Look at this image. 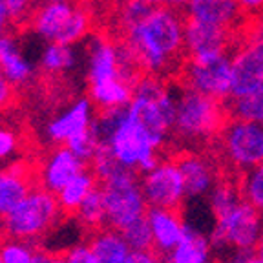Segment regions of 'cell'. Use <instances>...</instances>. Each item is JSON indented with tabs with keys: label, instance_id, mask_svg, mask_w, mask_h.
Wrapping results in <instances>:
<instances>
[{
	"label": "cell",
	"instance_id": "6da1fadb",
	"mask_svg": "<svg viewBox=\"0 0 263 263\" xmlns=\"http://www.w3.org/2000/svg\"><path fill=\"white\" fill-rule=\"evenodd\" d=\"M186 4H157L117 31L141 73L172 81L189 57L185 37Z\"/></svg>",
	"mask_w": 263,
	"mask_h": 263
},
{
	"label": "cell",
	"instance_id": "7a4b0ae2",
	"mask_svg": "<svg viewBox=\"0 0 263 263\" xmlns=\"http://www.w3.org/2000/svg\"><path fill=\"white\" fill-rule=\"evenodd\" d=\"M141 75L128 49L115 37L97 35L88 42V97L97 111L128 106Z\"/></svg>",
	"mask_w": 263,
	"mask_h": 263
},
{
	"label": "cell",
	"instance_id": "3957f363",
	"mask_svg": "<svg viewBox=\"0 0 263 263\" xmlns=\"http://www.w3.org/2000/svg\"><path fill=\"white\" fill-rule=\"evenodd\" d=\"M176 88L179 90V95L176 97V121L166 146L203 152L230 121L225 99L210 97L196 88Z\"/></svg>",
	"mask_w": 263,
	"mask_h": 263
},
{
	"label": "cell",
	"instance_id": "277c9868",
	"mask_svg": "<svg viewBox=\"0 0 263 263\" xmlns=\"http://www.w3.org/2000/svg\"><path fill=\"white\" fill-rule=\"evenodd\" d=\"M93 130L99 141L108 144L123 166L144 174L163 157L143 126L128 111V106L97 111Z\"/></svg>",
	"mask_w": 263,
	"mask_h": 263
},
{
	"label": "cell",
	"instance_id": "5b68a950",
	"mask_svg": "<svg viewBox=\"0 0 263 263\" xmlns=\"http://www.w3.org/2000/svg\"><path fill=\"white\" fill-rule=\"evenodd\" d=\"M203 152L212 157L219 174L249 172L263 163V123L230 117Z\"/></svg>",
	"mask_w": 263,
	"mask_h": 263
},
{
	"label": "cell",
	"instance_id": "8992f818",
	"mask_svg": "<svg viewBox=\"0 0 263 263\" xmlns=\"http://www.w3.org/2000/svg\"><path fill=\"white\" fill-rule=\"evenodd\" d=\"M91 24L93 16L90 9L71 0L42 2L29 18V28L41 41L71 46L86 39Z\"/></svg>",
	"mask_w": 263,
	"mask_h": 263
},
{
	"label": "cell",
	"instance_id": "52a82bcc",
	"mask_svg": "<svg viewBox=\"0 0 263 263\" xmlns=\"http://www.w3.org/2000/svg\"><path fill=\"white\" fill-rule=\"evenodd\" d=\"M64 216L57 196L42 186H35L6 218L0 219V230L6 238L37 241L53 230Z\"/></svg>",
	"mask_w": 263,
	"mask_h": 263
},
{
	"label": "cell",
	"instance_id": "ba28073f",
	"mask_svg": "<svg viewBox=\"0 0 263 263\" xmlns=\"http://www.w3.org/2000/svg\"><path fill=\"white\" fill-rule=\"evenodd\" d=\"M104 192L108 212V225L123 230L126 225L148 214V203L144 199L139 172L124 168L108 181L101 183Z\"/></svg>",
	"mask_w": 263,
	"mask_h": 263
},
{
	"label": "cell",
	"instance_id": "9c48e42d",
	"mask_svg": "<svg viewBox=\"0 0 263 263\" xmlns=\"http://www.w3.org/2000/svg\"><path fill=\"white\" fill-rule=\"evenodd\" d=\"M170 82L174 86L196 88L210 97L227 99L232 91V59L223 53L186 57Z\"/></svg>",
	"mask_w": 263,
	"mask_h": 263
},
{
	"label": "cell",
	"instance_id": "30bf717a",
	"mask_svg": "<svg viewBox=\"0 0 263 263\" xmlns=\"http://www.w3.org/2000/svg\"><path fill=\"white\" fill-rule=\"evenodd\" d=\"M263 234V214L243 199L229 214L216 219L212 245L216 249H232L252 254Z\"/></svg>",
	"mask_w": 263,
	"mask_h": 263
},
{
	"label": "cell",
	"instance_id": "8fae6325",
	"mask_svg": "<svg viewBox=\"0 0 263 263\" xmlns=\"http://www.w3.org/2000/svg\"><path fill=\"white\" fill-rule=\"evenodd\" d=\"M141 186L148 206L170 210L185 209V181L174 161L161 159L152 170L141 174Z\"/></svg>",
	"mask_w": 263,
	"mask_h": 263
},
{
	"label": "cell",
	"instance_id": "7c38bea8",
	"mask_svg": "<svg viewBox=\"0 0 263 263\" xmlns=\"http://www.w3.org/2000/svg\"><path fill=\"white\" fill-rule=\"evenodd\" d=\"M95 119V106L90 97H79L48 121L44 137L51 144H66L71 137L91 128Z\"/></svg>",
	"mask_w": 263,
	"mask_h": 263
},
{
	"label": "cell",
	"instance_id": "4fadbf2b",
	"mask_svg": "<svg viewBox=\"0 0 263 263\" xmlns=\"http://www.w3.org/2000/svg\"><path fill=\"white\" fill-rule=\"evenodd\" d=\"M88 164L81 161L66 144H55V148L37 170V185L49 192L57 194L68 181L73 179L77 174H81Z\"/></svg>",
	"mask_w": 263,
	"mask_h": 263
},
{
	"label": "cell",
	"instance_id": "5bb4252c",
	"mask_svg": "<svg viewBox=\"0 0 263 263\" xmlns=\"http://www.w3.org/2000/svg\"><path fill=\"white\" fill-rule=\"evenodd\" d=\"M148 221L154 236V249L157 256L163 258V261L168 258L170 252L181 243L185 236V221H183V210L170 209H148Z\"/></svg>",
	"mask_w": 263,
	"mask_h": 263
},
{
	"label": "cell",
	"instance_id": "9a60e30c",
	"mask_svg": "<svg viewBox=\"0 0 263 263\" xmlns=\"http://www.w3.org/2000/svg\"><path fill=\"white\" fill-rule=\"evenodd\" d=\"M37 186V172L24 163L0 168V219L6 218L18 203Z\"/></svg>",
	"mask_w": 263,
	"mask_h": 263
},
{
	"label": "cell",
	"instance_id": "2e32d148",
	"mask_svg": "<svg viewBox=\"0 0 263 263\" xmlns=\"http://www.w3.org/2000/svg\"><path fill=\"white\" fill-rule=\"evenodd\" d=\"M263 84V44H252L232 59V97L251 93Z\"/></svg>",
	"mask_w": 263,
	"mask_h": 263
},
{
	"label": "cell",
	"instance_id": "e0dca14e",
	"mask_svg": "<svg viewBox=\"0 0 263 263\" xmlns=\"http://www.w3.org/2000/svg\"><path fill=\"white\" fill-rule=\"evenodd\" d=\"M0 70L16 88L28 86L35 79V64L26 57L18 39L9 31L0 35Z\"/></svg>",
	"mask_w": 263,
	"mask_h": 263
},
{
	"label": "cell",
	"instance_id": "ac0fdd59",
	"mask_svg": "<svg viewBox=\"0 0 263 263\" xmlns=\"http://www.w3.org/2000/svg\"><path fill=\"white\" fill-rule=\"evenodd\" d=\"M189 13L203 22L234 29L245 18L247 9L238 0H189Z\"/></svg>",
	"mask_w": 263,
	"mask_h": 263
},
{
	"label": "cell",
	"instance_id": "d6986e66",
	"mask_svg": "<svg viewBox=\"0 0 263 263\" xmlns=\"http://www.w3.org/2000/svg\"><path fill=\"white\" fill-rule=\"evenodd\" d=\"M88 243L93 249L99 263H126L132 252L130 245L121 234V230L110 225L90 232Z\"/></svg>",
	"mask_w": 263,
	"mask_h": 263
},
{
	"label": "cell",
	"instance_id": "ffe728a7",
	"mask_svg": "<svg viewBox=\"0 0 263 263\" xmlns=\"http://www.w3.org/2000/svg\"><path fill=\"white\" fill-rule=\"evenodd\" d=\"M97 185H99V179L95 177V174L91 172L90 166H86V168L82 170L81 174H77L73 179L68 181V183L55 194L64 216H73L79 206H81V203L86 199V196Z\"/></svg>",
	"mask_w": 263,
	"mask_h": 263
},
{
	"label": "cell",
	"instance_id": "44dd1931",
	"mask_svg": "<svg viewBox=\"0 0 263 263\" xmlns=\"http://www.w3.org/2000/svg\"><path fill=\"white\" fill-rule=\"evenodd\" d=\"M79 62L75 46L61 42H46L39 55V66L46 75H64L71 71Z\"/></svg>",
	"mask_w": 263,
	"mask_h": 263
},
{
	"label": "cell",
	"instance_id": "7402d4cb",
	"mask_svg": "<svg viewBox=\"0 0 263 263\" xmlns=\"http://www.w3.org/2000/svg\"><path fill=\"white\" fill-rule=\"evenodd\" d=\"M73 219L88 232H93V230H99L108 225L106 201H104V192L101 189V183L81 203L77 212L73 214Z\"/></svg>",
	"mask_w": 263,
	"mask_h": 263
},
{
	"label": "cell",
	"instance_id": "603a6c76",
	"mask_svg": "<svg viewBox=\"0 0 263 263\" xmlns=\"http://www.w3.org/2000/svg\"><path fill=\"white\" fill-rule=\"evenodd\" d=\"M209 241L199 232L186 225L181 243L170 252L164 263H209Z\"/></svg>",
	"mask_w": 263,
	"mask_h": 263
},
{
	"label": "cell",
	"instance_id": "cb8c5ba5",
	"mask_svg": "<svg viewBox=\"0 0 263 263\" xmlns=\"http://www.w3.org/2000/svg\"><path fill=\"white\" fill-rule=\"evenodd\" d=\"M227 108L230 111V117L247 121H261L263 123V84L252 90L251 93L241 97H229L225 99Z\"/></svg>",
	"mask_w": 263,
	"mask_h": 263
},
{
	"label": "cell",
	"instance_id": "d4e9b609",
	"mask_svg": "<svg viewBox=\"0 0 263 263\" xmlns=\"http://www.w3.org/2000/svg\"><path fill=\"white\" fill-rule=\"evenodd\" d=\"M41 247L37 241L6 238L0 243V254L4 263H37Z\"/></svg>",
	"mask_w": 263,
	"mask_h": 263
},
{
	"label": "cell",
	"instance_id": "484cf974",
	"mask_svg": "<svg viewBox=\"0 0 263 263\" xmlns=\"http://www.w3.org/2000/svg\"><path fill=\"white\" fill-rule=\"evenodd\" d=\"M121 234L124 236L132 251H152L154 249V236L150 221H148V214L124 227Z\"/></svg>",
	"mask_w": 263,
	"mask_h": 263
},
{
	"label": "cell",
	"instance_id": "4316f807",
	"mask_svg": "<svg viewBox=\"0 0 263 263\" xmlns=\"http://www.w3.org/2000/svg\"><path fill=\"white\" fill-rule=\"evenodd\" d=\"M88 166H90L91 172L95 174L99 183H104V181H108L110 177H114L115 174L123 172V170L126 168V166H123V164L119 163V159L114 156L110 146L103 143H101V146H99V150L95 152L93 159L90 161Z\"/></svg>",
	"mask_w": 263,
	"mask_h": 263
},
{
	"label": "cell",
	"instance_id": "83f0119b",
	"mask_svg": "<svg viewBox=\"0 0 263 263\" xmlns=\"http://www.w3.org/2000/svg\"><path fill=\"white\" fill-rule=\"evenodd\" d=\"M241 192L243 199H247L263 214V163L243 174Z\"/></svg>",
	"mask_w": 263,
	"mask_h": 263
},
{
	"label": "cell",
	"instance_id": "f1b7e54d",
	"mask_svg": "<svg viewBox=\"0 0 263 263\" xmlns=\"http://www.w3.org/2000/svg\"><path fill=\"white\" fill-rule=\"evenodd\" d=\"M66 146L70 148L71 152H73L81 161L90 164V161L93 159L95 152H97L99 146H101V141H99L97 134H95V130H93V124H91V128H88V130L81 132L79 136L71 137V139L66 143Z\"/></svg>",
	"mask_w": 263,
	"mask_h": 263
},
{
	"label": "cell",
	"instance_id": "f546056e",
	"mask_svg": "<svg viewBox=\"0 0 263 263\" xmlns=\"http://www.w3.org/2000/svg\"><path fill=\"white\" fill-rule=\"evenodd\" d=\"M4 4L8 8L13 24L29 22L33 11H35V0H4Z\"/></svg>",
	"mask_w": 263,
	"mask_h": 263
},
{
	"label": "cell",
	"instance_id": "4dcf8cb0",
	"mask_svg": "<svg viewBox=\"0 0 263 263\" xmlns=\"http://www.w3.org/2000/svg\"><path fill=\"white\" fill-rule=\"evenodd\" d=\"M21 146V139L13 128L0 126V161H9L16 156Z\"/></svg>",
	"mask_w": 263,
	"mask_h": 263
},
{
	"label": "cell",
	"instance_id": "1f68e13d",
	"mask_svg": "<svg viewBox=\"0 0 263 263\" xmlns=\"http://www.w3.org/2000/svg\"><path fill=\"white\" fill-rule=\"evenodd\" d=\"M66 259L70 263H99L90 243H75L66 251Z\"/></svg>",
	"mask_w": 263,
	"mask_h": 263
},
{
	"label": "cell",
	"instance_id": "d6a6232c",
	"mask_svg": "<svg viewBox=\"0 0 263 263\" xmlns=\"http://www.w3.org/2000/svg\"><path fill=\"white\" fill-rule=\"evenodd\" d=\"M15 91L16 86L8 79V75L0 70V108L4 110L15 101Z\"/></svg>",
	"mask_w": 263,
	"mask_h": 263
},
{
	"label": "cell",
	"instance_id": "836d02e7",
	"mask_svg": "<svg viewBox=\"0 0 263 263\" xmlns=\"http://www.w3.org/2000/svg\"><path fill=\"white\" fill-rule=\"evenodd\" d=\"M126 263H164L154 251H132Z\"/></svg>",
	"mask_w": 263,
	"mask_h": 263
},
{
	"label": "cell",
	"instance_id": "e575fe53",
	"mask_svg": "<svg viewBox=\"0 0 263 263\" xmlns=\"http://www.w3.org/2000/svg\"><path fill=\"white\" fill-rule=\"evenodd\" d=\"M37 263H70L66 259L64 254H49V252L42 251L39 252V258H37Z\"/></svg>",
	"mask_w": 263,
	"mask_h": 263
},
{
	"label": "cell",
	"instance_id": "d590c367",
	"mask_svg": "<svg viewBox=\"0 0 263 263\" xmlns=\"http://www.w3.org/2000/svg\"><path fill=\"white\" fill-rule=\"evenodd\" d=\"M11 18H9V13H8V8H6L4 0H0V35L6 33L11 26Z\"/></svg>",
	"mask_w": 263,
	"mask_h": 263
},
{
	"label": "cell",
	"instance_id": "8d00e7d4",
	"mask_svg": "<svg viewBox=\"0 0 263 263\" xmlns=\"http://www.w3.org/2000/svg\"><path fill=\"white\" fill-rule=\"evenodd\" d=\"M238 2L247 11H263V0H238Z\"/></svg>",
	"mask_w": 263,
	"mask_h": 263
},
{
	"label": "cell",
	"instance_id": "74e56055",
	"mask_svg": "<svg viewBox=\"0 0 263 263\" xmlns=\"http://www.w3.org/2000/svg\"><path fill=\"white\" fill-rule=\"evenodd\" d=\"M243 263H263V258H261V256H258V254H256V256L251 254Z\"/></svg>",
	"mask_w": 263,
	"mask_h": 263
},
{
	"label": "cell",
	"instance_id": "f35d334b",
	"mask_svg": "<svg viewBox=\"0 0 263 263\" xmlns=\"http://www.w3.org/2000/svg\"><path fill=\"white\" fill-rule=\"evenodd\" d=\"M256 254L258 256H261L263 258V234H261V238H259V241H258V245H256Z\"/></svg>",
	"mask_w": 263,
	"mask_h": 263
},
{
	"label": "cell",
	"instance_id": "ab89813d",
	"mask_svg": "<svg viewBox=\"0 0 263 263\" xmlns=\"http://www.w3.org/2000/svg\"><path fill=\"white\" fill-rule=\"evenodd\" d=\"M166 4H176V6H179V4H189V0H164Z\"/></svg>",
	"mask_w": 263,
	"mask_h": 263
},
{
	"label": "cell",
	"instance_id": "60d3db41",
	"mask_svg": "<svg viewBox=\"0 0 263 263\" xmlns=\"http://www.w3.org/2000/svg\"><path fill=\"white\" fill-rule=\"evenodd\" d=\"M144 2H148V4H154V6H157V4H166L164 0H144Z\"/></svg>",
	"mask_w": 263,
	"mask_h": 263
},
{
	"label": "cell",
	"instance_id": "b9f144b4",
	"mask_svg": "<svg viewBox=\"0 0 263 263\" xmlns=\"http://www.w3.org/2000/svg\"><path fill=\"white\" fill-rule=\"evenodd\" d=\"M4 124V114H2V108H0V126Z\"/></svg>",
	"mask_w": 263,
	"mask_h": 263
},
{
	"label": "cell",
	"instance_id": "7bdbcfd3",
	"mask_svg": "<svg viewBox=\"0 0 263 263\" xmlns=\"http://www.w3.org/2000/svg\"><path fill=\"white\" fill-rule=\"evenodd\" d=\"M42 2H59V0H42Z\"/></svg>",
	"mask_w": 263,
	"mask_h": 263
},
{
	"label": "cell",
	"instance_id": "ee69618b",
	"mask_svg": "<svg viewBox=\"0 0 263 263\" xmlns=\"http://www.w3.org/2000/svg\"><path fill=\"white\" fill-rule=\"evenodd\" d=\"M0 263H4V259H2V254H0Z\"/></svg>",
	"mask_w": 263,
	"mask_h": 263
}]
</instances>
